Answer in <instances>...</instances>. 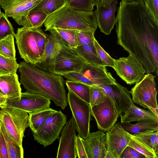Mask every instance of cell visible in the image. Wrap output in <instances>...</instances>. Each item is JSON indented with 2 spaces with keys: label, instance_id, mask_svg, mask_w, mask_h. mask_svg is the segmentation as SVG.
<instances>
[{
  "label": "cell",
  "instance_id": "d4e9b609",
  "mask_svg": "<svg viewBox=\"0 0 158 158\" xmlns=\"http://www.w3.org/2000/svg\"><path fill=\"white\" fill-rule=\"evenodd\" d=\"M126 131L133 135L144 131H158V119L146 118L135 124L118 122Z\"/></svg>",
  "mask_w": 158,
  "mask_h": 158
},
{
  "label": "cell",
  "instance_id": "ab89813d",
  "mask_svg": "<svg viewBox=\"0 0 158 158\" xmlns=\"http://www.w3.org/2000/svg\"><path fill=\"white\" fill-rule=\"evenodd\" d=\"M58 75L62 76L69 80L83 83L90 86L94 85L89 79L85 77L81 72H73Z\"/></svg>",
  "mask_w": 158,
  "mask_h": 158
},
{
  "label": "cell",
  "instance_id": "9c48e42d",
  "mask_svg": "<svg viewBox=\"0 0 158 158\" xmlns=\"http://www.w3.org/2000/svg\"><path fill=\"white\" fill-rule=\"evenodd\" d=\"M91 111L98 128L103 132L111 129L120 116L113 100L107 95L102 102L91 107Z\"/></svg>",
  "mask_w": 158,
  "mask_h": 158
},
{
  "label": "cell",
  "instance_id": "5b68a950",
  "mask_svg": "<svg viewBox=\"0 0 158 158\" xmlns=\"http://www.w3.org/2000/svg\"><path fill=\"white\" fill-rule=\"evenodd\" d=\"M155 77L151 73L146 74L141 81L135 84L130 93L134 103L147 108L158 117Z\"/></svg>",
  "mask_w": 158,
  "mask_h": 158
},
{
  "label": "cell",
  "instance_id": "8fae6325",
  "mask_svg": "<svg viewBox=\"0 0 158 158\" xmlns=\"http://www.w3.org/2000/svg\"><path fill=\"white\" fill-rule=\"evenodd\" d=\"M113 69L117 74L129 85L139 82L145 75V71L141 64L130 55L127 57L114 59Z\"/></svg>",
  "mask_w": 158,
  "mask_h": 158
},
{
  "label": "cell",
  "instance_id": "c3c4849f",
  "mask_svg": "<svg viewBox=\"0 0 158 158\" xmlns=\"http://www.w3.org/2000/svg\"><path fill=\"white\" fill-rule=\"evenodd\" d=\"M153 149L156 153L158 155V137H157L156 140L155 142L154 143Z\"/></svg>",
  "mask_w": 158,
  "mask_h": 158
},
{
  "label": "cell",
  "instance_id": "f1b7e54d",
  "mask_svg": "<svg viewBox=\"0 0 158 158\" xmlns=\"http://www.w3.org/2000/svg\"><path fill=\"white\" fill-rule=\"evenodd\" d=\"M0 125L6 142L9 158H23V149L9 136L0 122Z\"/></svg>",
  "mask_w": 158,
  "mask_h": 158
},
{
  "label": "cell",
  "instance_id": "ba28073f",
  "mask_svg": "<svg viewBox=\"0 0 158 158\" xmlns=\"http://www.w3.org/2000/svg\"><path fill=\"white\" fill-rule=\"evenodd\" d=\"M14 37L21 57L26 62L37 64L41 58L33 28H18Z\"/></svg>",
  "mask_w": 158,
  "mask_h": 158
},
{
  "label": "cell",
  "instance_id": "f5cc1de1",
  "mask_svg": "<svg viewBox=\"0 0 158 158\" xmlns=\"http://www.w3.org/2000/svg\"><path fill=\"white\" fill-rule=\"evenodd\" d=\"M1 0H0V1H1Z\"/></svg>",
  "mask_w": 158,
  "mask_h": 158
},
{
  "label": "cell",
  "instance_id": "52a82bcc",
  "mask_svg": "<svg viewBox=\"0 0 158 158\" xmlns=\"http://www.w3.org/2000/svg\"><path fill=\"white\" fill-rule=\"evenodd\" d=\"M66 121L67 116L60 110L50 114L38 131L33 133L35 140L44 147L51 145L59 139Z\"/></svg>",
  "mask_w": 158,
  "mask_h": 158
},
{
  "label": "cell",
  "instance_id": "8d00e7d4",
  "mask_svg": "<svg viewBox=\"0 0 158 158\" xmlns=\"http://www.w3.org/2000/svg\"><path fill=\"white\" fill-rule=\"evenodd\" d=\"M15 34L11 23L5 14L2 12L0 16V40L8 35L14 36Z\"/></svg>",
  "mask_w": 158,
  "mask_h": 158
},
{
  "label": "cell",
  "instance_id": "7dc6e473",
  "mask_svg": "<svg viewBox=\"0 0 158 158\" xmlns=\"http://www.w3.org/2000/svg\"><path fill=\"white\" fill-rule=\"evenodd\" d=\"M7 101V97L0 92V108L6 105Z\"/></svg>",
  "mask_w": 158,
  "mask_h": 158
},
{
  "label": "cell",
  "instance_id": "ac0fdd59",
  "mask_svg": "<svg viewBox=\"0 0 158 158\" xmlns=\"http://www.w3.org/2000/svg\"><path fill=\"white\" fill-rule=\"evenodd\" d=\"M94 85H106L116 83V80L108 71L105 66L85 63L81 72Z\"/></svg>",
  "mask_w": 158,
  "mask_h": 158
},
{
  "label": "cell",
  "instance_id": "f35d334b",
  "mask_svg": "<svg viewBox=\"0 0 158 158\" xmlns=\"http://www.w3.org/2000/svg\"><path fill=\"white\" fill-rule=\"evenodd\" d=\"M94 43L100 59L107 64V66L111 67L114 68V59L103 49L95 39L94 40Z\"/></svg>",
  "mask_w": 158,
  "mask_h": 158
},
{
  "label": "cell",
  "instance_id": "7402d4cb",
  "mask_svg": "<svg viewBox=\"0 0 158 158\" xmlns=\"http://www.w3.org/2000/svg\"><path fill=\"white\" fill-rule=\"evenodd\" d=\"M48 16L43 12L30 10L12 18L19 25L27 28H40Z\"/></svg>",
  "mask_w": 158,
  "mask_h": 158
},
{
  "label": "cell",
  "instance_id": "e0dca14e",
  "mask_svg": "<svg viewBox=\"0 0 158 158\" xmlns=\"http://www.w3.org/2000/svg\"><path fill=\"white\" fill-rule=\"evenodd\" d=\"M81 139L88 158H105L107 151L104 132L98 131L90 133L87 138Z\"/></svg>",
  "mask_w": 158,
  "mask_h": 158
},
{
  "label": "cell",
  "instance_id": "f546056e",
  "mask_svg": "<svg viewBox=\"0 0 158 158\" xmlns=\"http://www.w3.org/2000/svg\"><path fill=\"white\" fill-rule=\"evenodd\" d=\"M0 54L7 57L15 58L14 36L13 35H7L0 40Z\"/></svg>",
  "mask_w": 158,
  "mask_h": 158
},
{
  "label": "cell",
  "instance_id": "b9f144b4",
  "mask_svg": "<svg viewBox=\"0 0 158 158\" xmlns=\"http://www.w3.org/2000/svg\"><path fill=\"white\" fill-rule=\"evenodd\" d=\"M146 157L135 149L127 146L123 151L120 158H143Z\"/></svg>",
  "mask_w": 158,
  "mask_h": 158
},
{
  "label": "cell",
  "instance_id": "9a60e30c",
  "mask_svg": "<svg viewBox=\"0 0 158 158\" xmlns=\"http://www.w3.org/2000/svg\"><path fill=\"white\" fill-rule=\"evenodd\" d=\"M76 127L73 118H70L64 126L60 138L57 158H76L75 146Z\"/></svg>",
  "mask_w": 158,
  "mask_h": 158
},
{
  "label": "cell",
  "instance_id": "484cf974",
  "mask_svg": "<svg viewBox=\"0 0 158 158\" xmlns=\"http://www.w3.org/2000/svg\"><path fill=\"white\" fill-rule=\"evenodd\" d=\"M57 110L50 107L29 114V126L33 133L40 127L48 117Z\"/></svg>",
  "mask_w": 158,
  "mask_h": 158
},
{
  "label": "cell",
  "instance_id": "ee69618b",
  "mask_svg": "<svg viewBox=\"0 0 158 158\" xmlns=\"http://www.w3.org/2000/svg\"><path fill=\"white\" fill-rule=\"evenodd\" d=\"M75 146L77 156L79 158H88L87 155L81 138L76 136L75 139Z\"/></svg>",
  "mask_w": 158,
  "mask_h": 158
},
{
  "label": "cell",
  "instance_id": "f6af8a7d",
  "mask_svg": "<svg viewBox=\"0 0 158 158\" xmlns=\"http://www.w3.org/2000/svg\"><path fill=\"white\" fill-rule=\"evenodd\" d=\"M0 158H9L6 142L0 125Z\"/></svg>",
  "mask_w": 158,
  "mask_h": 158
},
{
  "label": "cell",
  "instance_id": "83f0119b",
  "mask_svg": "<svg viewBox=\"0 0 158 158\" xmlns=\"http://www.w3.org/2000/svg\"><path fill=\"white\" fill-rule=\"evenodd\" d=\"M65 84L68 89L89 104L90 86L83 83L68 80L66 81Z\"/></svg>",
  "mask_w": 158,
  "mask_h": 158
},
{
  "label": "cell",
  "instance_id": "4dcf8cb0",
  "mask_svg": "<svg viewBox=\"0 0 158 158\" xmlns=\"http://www.w3.org/2000/svg\"><path fill=\"white\" fill-rule=\"evenodd\" d=\"M128 146L132 147L144 155L146 158H158V155L154 151L133 135H132Z\"/></svg>",
  "mask_w": 158,
  "mask_h": 158
},
{
  "label": "cell",
  "instance_id": "681fc988",
  "mask_svg": "<svg viewBox=\"0 0 158 158\" xmlns=\"http://www.w3.org/2000/svg\"><path fill=\"white\" fill-rule=\"evenodd\" d=\"M124 1L126 2H143L146 0H123Z\"/></svg>",
  "mask_w": 158,
  "mask_h": 158
},
{
  "label": "cell",
  "instance_id": "44dd1931",
  "mask_svg": "<svg viewBox=\"0 0 158 158\" xmlns=\"http://www.w3.org/2000/svg\"><path fill=\"white\" fill-rule=\"evenodd\" d=\"M42 0H2L0 6L8 18H13L29 11Z\"/></svg>",
  "mask_w": 158,
  "mask_h": 158
},
{
  "label": "cell",
  "instance_id": "7a4b0ae2",
  "mask_svg": "<svg viewBox=\"0 0 158 158\" xmlns=\"http://www.w3.org/2000/svg\"><path fill=\"white\" fill-rule=\"evenodd\" d=\"M20 81L26 91L50 99L64 110L67 105L63 77L47 72L24 60L19 64Z\"/></svg>",
  "mask_w": 158,
  "mask_h": 158
},
{
  "label": "cell",
  "instance_id": "7c38bea8",
  "mask_svg": "<svg viewBox=\"0 0 158 158\" xmlns=\"http://www.w3.org/2000/svg\"><path fill=\"white\" fill-rule=\"evenodd\" d=\"M48 36L44 55L35 66L40 69L52 72L56 56L62 46L66 43L54 29H50Z\"/></svg>",
  "mask_w": 158,
  "mask_h": 158
},
{
  "label": "cell",
  "instance_id": "cb8c5ba5",
  "mask_svg": "<svg viewBox=\"0 0 158 158\" xmlns=\"http://www.w3.org/2000/svg\"><path fill=\"white\" fill-rule=\"evenodd\" d=\"M75 50L86 63L96 66H107L99 57L94 42L78 46Z\"/></svg>",
  "mask_w": 158,
  "mask_h": 158
},
{
  "label": "cell",
  "instance_id": "6da1fadb",
  "mask_svg": "<svg viewBox=\"0 0 158 158\" xmlns=\"http://www.w3.org/2000/svg\"><path fill=\"white\" fill-rule=\"evenodd\" d=\"M118 44L142 65L146 74L158 70V23L143 2L122 0L115 18Z\"/></svg>",
  "mask_w": 158,
  "mask_h": 158
},
{
  "label": "cell",
  "instance_id": "bcb514c9",
  "mask_svg": "<svg viewBox=\"0 0 158 158\" xmlns=\"http://www.w3.org/2000/svg\"><path fill=\"white\" fill-rule=\"evenodd\" d=\"M114 0H93L94 6L97 7L104 6L109 8Z\"/></svg>",
  "mask_w": 158,
  "mask_h": 158
},
{
  "label": "cell",
  "instance_id": "e575fe53",
  "mask_svg": "<svg viewBox=\"0 0 158 158\" xmlns=\"http://www.w3.org/2000/svg\"><path fill=\"white\" fill-rule=\"evenodd\" d=\"M19 64L16 59L6 57L0 54V66L5 72L8 73H15Z\"/></svg>",
  "mask_w": 158,
  "mask_h": 158
},
{
  "label": "cell",
  "instance_id": "d590c367",
  "mask_svg": "<svg viewBox=\"0 0 158 158\" xmlns=\"http://www.w3.org/2000/svg\"><path fill=\"white\" fill-rule=\"evenodd\" d=\"M106 96V93L99 86H90L89 104L91 107L102 102Z\"/></svg>",
  "mask_w": 158,
  "mask_h": 158
},
{
  "label": "cell",
  "instance_id": "4316f807",
  "mask_svg": "<svg viewBox=\"0 0 158 158\" xmlns=\"http://www.w3.org/2000/svg\"><path fill=\"white\" fill-rule=\"evenodd\" d=\"M66 4V0H42L30 10L41 12L49 16Z\"/></svg>",
  "mask_w": 158,
  "mask_h": 158
},
{
  "label": "cell",
  "instance_id": "4fadbf2b",
  "mask_svg": "<svg viewBox=\"0 0 158 158\" xmlns=\"http://www.w3.org/2000/svg\"><path fill=\"white\" fill-rule=\"evenodd\" d=\"M106 148L113 158H120L128 146L132 135L125 131L118 123L106 132Z\"/></svg>",
  "mask_w": 158,
  "mask_h": 158
},
{
  "label": "cell",
  "instance_id": "60d3db41",
  "mask_svg": "<svg viewBox=\"0 0 158 158\" xmlns=\"http://www.w3.org/2000/svg\"><path fill=\"white\" fill-rule=\"evenodd\" d=\"M95 32L92 31H76L78 46L94 42Z\"/></svg>",
  "mask_w": 158,
  "mask_h": 158
},
{
  "label": "cell",
  "instance_id": "836d02e7",
  "mask_svg": "<svg viewBox=\"0 0 158 158\" xmlns=\"http://www.w3.org/2000/svg\"><path fill=\"white\" fill-rule=\"evenodd\" d=\"M32 28L41 59L44 53L48 34L45 33L40 28Z\"/></svg>",
  "mask_w": 158,
  "mask_h": 158
},
{
  "label": "cell",
  "instance_id": "816d5d0a",
  "mask_svg": "<svg viewBox=\"0 0 158 158\" xmlns=\"http://www.w3.org/2000/svg\"><path fill=\"white\" fill-rule=\"evenodd\" d=\"M0 16L2 13V12L1 11V9H0Z\"/></svg>",
  "mask_w": 158,
  "mask_h": 158
},
{
  "label": "cell",
  "instance_id": "f907efd6",
  "mask_svg": "<svg viewBox=\"0 0 158 158\" xmlns=\"http://www.w3.org/2000/svg\"><path fill=\"white\" fill-rule=\"evenodd\" d=\"M8 73L4 71L0 66V75Z\"/></svg>",
  "mask_w": 158,
  "mask_h": 158
},
{
  "label": "cell",
  "instance_id": "d6986e66",
  "mask_svg": "<svg viewBox=\"0 0 158 158\" xmlns=\"http://www.w3.org/2000/svg\"><path fill=\"white\" fill-rule=\"evenodd\" d=\"M117 3V0H114L109 8L97 7L94 11L97 25L100 31L105 35L110 34L115 24V14Z\"/></svg>",
  "mask_w": 158,
  "mask_h": 158
},
{
  "label": "cell",
  "instance_id": "1f68e13d",
  "mask_svg": "<svg viewBox=\"0 0 158 158\" xmlns=\"http://www.w3.org/2000/svg\"><path fill=\"white\" fill-rule=\"evenodd\" d=\"M54 29L71 48L75 49L78 46L76 31L61 29Z\"/></svg>",
  "mask_w": 158,
  "mask_h": 158
},
{
  "label": "cell",
  "instance_id": "5bb4252c",
  "mask_svg": "<svg viewBox=\"0 0 158 158\" xmlns=\"http://www.w3.org/2000/svg\"><path fill=\"white\" fill-rule=\"evenodd\" d=\"M51 100L41 94L26 91L22 93L19 100L7 102L6 105L29 114L49 107Z\"/></svg>",
  "mask_w": 158,
  "mask_h": 158
},
{
  "label": "cell",
  "instance_id": "7bdbcfd3",
  "mask_svg": "<svg viewBox=\"0 0 158 158\" xmlns=\"http://www.w3.org/2000/svg\"><path fill=\"white\" fill-rule=\"evenodd\" d=\"M144 3L155 21L158 23V0H146Z\"/></svg>",
  "mask_w": 158,
  "mask_h": 158
},
{
  "label": "cell",
  "instance_id": "8992f818",
  "mask_svg": "<svg viewBox=\"0 0 158 158\" xmlns=\"http://www.w3.org/2000/svg\"><path fill=\"white\" fill-rule=\"evenodd\" d=\"M68 90L67 101L72 113L76 130L78 133V136L86 139L90 133L91 106L89 104Z\"/></svg>",
  "mask_w": 158,
  "mask_h": 158
},
{
  "label": "cell",
  "instance_id": "277c9868",
  "mask_svg": "<svg viewBox=\"0 0 158 158\" xmlns=\"http://www.w3.org/2000/svg\"><path fill=\"white\" fill-rule=\"evenodd\" d=\"M29 115L22 110L6 105L0 108V122L12 139L23 149V138L29 126Z\"/></svg>",
  "mask_w": 158,
  "mask_h": 158
},
{
  "label": "cell",
  "instance_id": "2e32d148",
  "mask_svg": "<svg viewBox=\"0 0 158 158\" xmlns=\"http://www.w3.org/2000/svg\"><path fill=\"white\" fill-rule=\"evenodd\" d=\"M113 100L120 116L130 105L134 103L131 98L130 91L117 82L115 84L98 86Z\"/></svg>",
  "mask_w": 158,
  "mask_h": 158
},
{
  "label": "cell",
  "instance_id": "30bf717a",
  "mask_svg": "<svg viewBox=\"0 0 158 158\" xmlns=\"http://www.w3.org/2000/svg\"><path fill=\"white\" fill-rule=\"evenodd\" d=\"M85 63L75 49L65 43L56 56L52 72L57 75L73 72H81Z\"/></svg>",
  "mask_w": 158,
  "mask_h": 158
},
{
  "label": "cell",
  "instance_id": "ffe728a7",
  "mask_svg": "<svg viewBox=\"0 0 158 158\" xmlns=\"http://www.w3.org/2000/svg\"><path fill=\"white\" fill-rule=\"evenodd\" d=\"M0 92L7 97V102L20 99L21 88L16 73L0 75Z\"/></svg>",
  "mask_w": 158,
  "mask_h": 158
},
{
  "label": "cell",
  "instance_id": "d6a6232c",
  "mask_svg": "<svg viewBox=\"0 0 158 158\" xmlns=\"http://www.w3.org/2000/svg\"><path fill=\"white\" fill-rule=\"evenodd\" d=\"M133 135L154 151V146L156 140L158 137V131H144Z\"/></svg>",
  "mask_w": 158,
  "mask_h": 158
},
{
  "label": "cell",
  "instance_id": "74e56055",
  "mask_svg": "<svg viewBox=\"0 0 158 158\" xmlns=\"http://www.w3.org/2000/svg\"><path fill=\"white\" fill-rule=\"evenodd\" d=\"M67 4L76 9L86 11H92L94 6L93 0H66Z\"/></svg>",
  "mask_w": 158,
  "mask_h": 158
},
{
  "label": "cell",
  "instance_id": "603a6c76",
  "mask_svg": "<svg viewBox=\"0 0 158 158\" xmlns=\"http://www.w3.org/2000/svg\"><path fill=\"white\" fill-rule=\"evenodd\" d=\"M120 117V122L122 123L139 121L146 118L158 119V117L151 111L141 109L134 103L130 105Z\"/></svg>",
  "mask_w": 158,
  "mask_h": 158
},
{
  "label": "cell",
  "instance_id": "3957f363",
  "mask_svg": "<svg viewBox=\"0 0 158 158\" xmlns=\"http://www.w3.org/2000/svg\"><path fill=\"white\" fill-rule=\"evenodd\" d=\"M44 24L45 31L61 29L95 32L98 27L95 11L80 10L67 4L48 16Z\"/></svg>",
  "mask_w": 158,
  "mask_h": 158
}]
</instances>
